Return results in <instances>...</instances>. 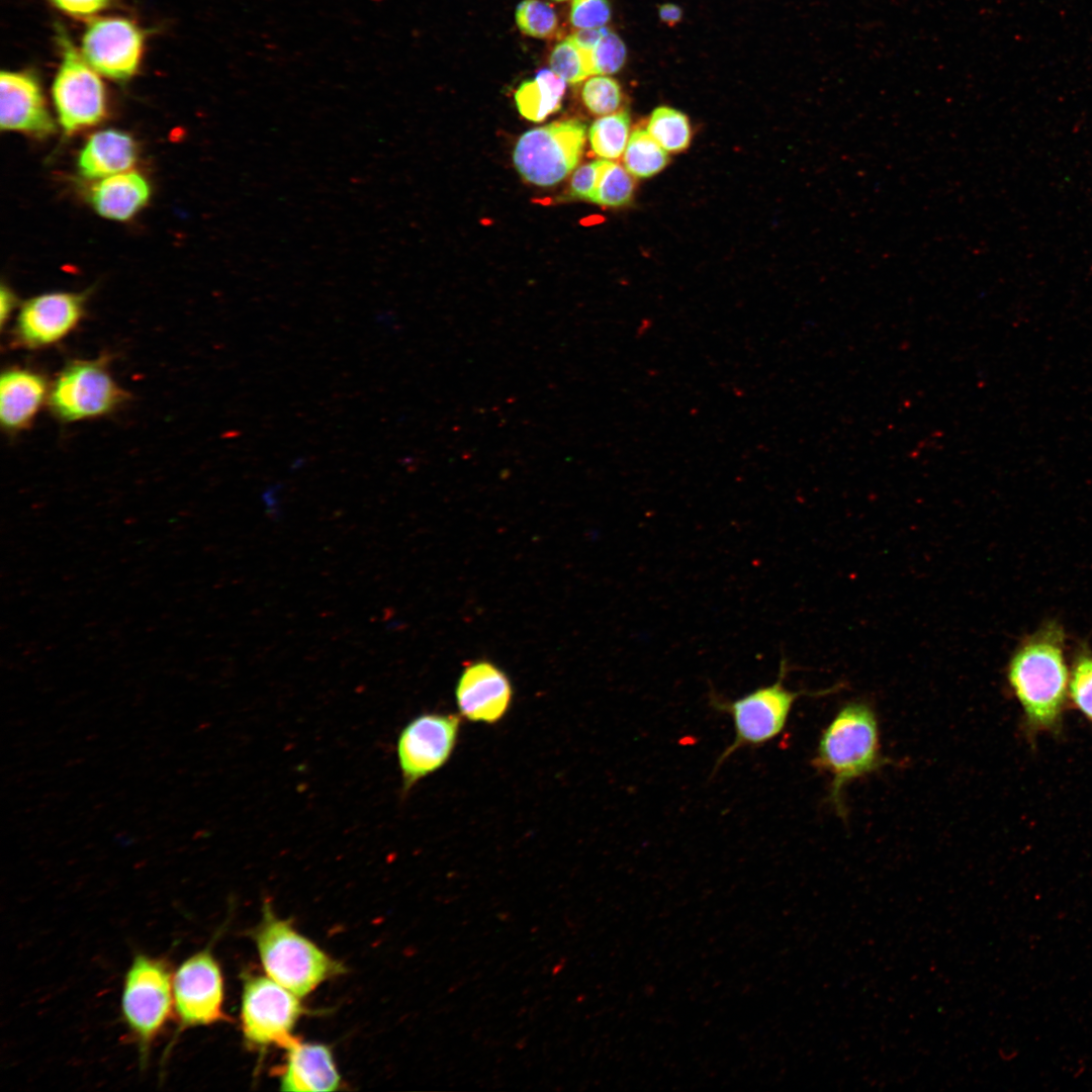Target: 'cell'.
Wrapping results in <instances>:
<instances>
[{
	"label": "cell",
	"mask_w": 1092,
	"mask_h": 1092,
	"mask_svg": "<svg viewBox=\"0 0 1092 1092\" xmlns=\"http://www.w3.org/2000/svg\"><path fill=\"white\" fill-rule=\"evenodd\" d=\"M1069 677L1066 633L1056 621L1043 623L1012 652L1006 679L1028 737L1059 734L1069 704Z\"/></svg>",
	"instance_id": "cell-1"
},
{
	"label": "cell",
	"mask_w": 1092,
	"mask_h": 1092,
	"mask_svg": "<svg viewBox=\"0 0 1092 1092\" xmlns=\"http://www.w3.org/2000/svg\"><path fill=\"white\" fill-rule=\"evenodd\" d=\"M885 761L876 713L869 704L855 701L842 706L824 729L812 764L829 775L828 799L842 816L844 787Z\"/></svg>",
	"instance_id": "cell-2"
},
{
	"label": "cell",
	"mask_w": 1092,
	"mask_h": 1092,
	"mask_svg": "<svg viewBox=\"0 0 1092 1092\" xmlns=\"http://www.w3.org/2000/svg\"><path fill=\"white\" fill-rule=\"evenodd\" d=\"M251 934L266 975L300 998L347 971L342 963L300 934L290 921L274 914L268 902Z\"/></svg>",
	"instance_id": "cell-3"
},
{
	"label": "cell",
	"mask_w": 1092,
	"mask_h": 1092,
	"mask_svg": "<svg viewBox=\"0 0 1092 1092\" xmlns=\"http://www.w3.org/2000/svg\"><path fill=\"white\" fill-rule=\"evenodd\" d=\"M173 975L165 958L145 953L135 954L125 973L121 1016L142 1067L147 1066L153 1043L174 1014Z\"/></svg>",
	"instance_id": "cell-4"
},
{
	"label": "cell",
	"mask_w": 1092,
	"mask_h": 1092,
	"mask_svg": "<svg viewBox=\"0 0 1092 1092\" xmlns=\"http://www.w3.org/2000/svg\"><path fill=\"white\" fill-rule=\"evenodd\" d=\"M787 671L783 659L774 684L758 687L736 700L725 699L714 692L710 694V706L729 715L735 731L733 741L717 759L715 769L739 748L763 745L783 732L795 702L802 695L784 686Z\"/></svg>",
	"instance_id": "cell-5"
},
{
	"label": "cell",
	"mask_w": 1092,
	"mask_h": 1092,
	"mask_svg": "<svg viewBox=\"0 0 1092 1092\" xmlns=\"http://www.w3.org/2000/svg\"><path fill=\"white\" fill-rule=\"evenodd\" d=\"M242 978L240 1019L245 1043L252 1049H285L296 1037L293 1028L306 1012L300 997L267 975L244 973Z\"/></svg>",
	"instance_id": "cell-6"
},
{
	"label": "cell",
	"mask_w": 1092,
	"mask_h": 1092,
	"mask_svg": "<svg viewBox=\"0 0 1092 1092\" xmlns=\"http://www.w3.org/2000/svg\"><path fill=\"white\" fill-rule=\"evenodd\" d=\"M585 142V125L564 119L532 128L516 143L513 161L520 175L537 186H553L577 166Z\"/></svg>",
	"instance_id": "cell-7"
},
{
	"label": "cell",
	"mask_w": 1092,
	"mask_h": 1092,
	"mask_svg": "<svg viewBox=\"0 0 1092 1092\" xmlns=\"http://www.w3.org/2000/svg\"><path fill=\"white\" fill-rule=\"evenodd\" d=\"M61 62L52 96L64 130L71 134L97 124L105 115L106 98L99 74L72 43L66 31L57 30Z\"/></svg>",
	"instance_id": "cell-8"
},
{
	"label": "cell",
	"mask_w": 1092,
	"mask_h": 1092,
	"mask_svg": "<svg viewBox=\"0 0 1092 1092\" xmlns=\"http://www.w3.org/2000/svg\"><path fill=\"white\" fill-rule=\"evenodd\" d=\"M461 721L457 714L426 712L400 730L396 757L403 794L448 762L458 741Z\"/></svg>",
	"instance_id": "cell-9"
},
{
	"label": "cell",
	"mask_w": 1092,
	"mask_h": 1092,
	"mask_svg": "<svg viewBox=\"0 0 1092 1092\" xmlns=\"http://www.w3.org/2000/svg\"><path fill=\"white\" fill-rule=\"evenodd\" d=\"M104 359L69 363L49 390V404L64 422L106 415L126 398L106 367Z\"/></svg>",
	"instance_id": "cell-10"
},
{
	"label": "cell",
	"mask_w": 1092,
	"mask_h": 1092,
	"mask_svg": "<svg viewBox=\"0 0 1092 1092\" xmlns=\"http://www.w3.org/2000/svg\"><path fill=\"white\" fill-rule=\"evenodd\" d=\"M173 1000L177 1023L174 1039L188 1028L230 1020L223 1010L222 972L209 945L178 967L173 975Z\"/></svg>",
	"instance_id": "cell-11"
},
{
	"label": "cell",
	"mask_w": 1092,
	"mask_h": 1092,
	"mask_svg": "<svg viewBox=\"0 0 1092 1092\" xmlns=\"http://www.w3.org/2000/svg\"><path fill=\"white\" fill-rule=\"evenodd\" d=\"M144 47L145 33L133 21L103 17L88 24L80 52L98 74L125 81L138 71Z\"/></svg>",
	"instance_id": "cell-12"
},
{
	"label": "cell",
	"mask_w": 1092,
	"mask_h": 1092,
	"mask_svg": "<svg viewBox=\"0 0 1092 1092\" xmlns=\"http://www.w3.org/2000/svg\"><path fill=\"white\" fill-rule=\"evenodd\" d=\"M514 689L508 674L486 659L467 662L455 687V701L462 719L494 725L511 709Z\"/></svg>",
	"instance_id": "cell-13"
},
{
	"label": "cell",
	"mask_w": 1092,
	"mask_h": 1092,
	"mask_svg": "<svg viewBox=\"0 0 1092 1092\" xmlns=\"http://www.w3.org/2000/svg\"><path fill=\"white\" fill-rule=\"evenodd\" d=\"M84 303L83 294L72 292L46 293L27 300L16 321L15 339L27 348L62 340L78 325Z\"/></svg>",
	"instance_id": "cell-14"
},
{
	"label": "cell",
	"mask_w": 1092,
	"mask_h": 1092,
	"mask_svg": "<svg viewBox=\"0 0 1092 1092\" xmlns=\"http://www.w3.org/2000/svg\"><path fill=\"white\" fill-rule=\"evenodd\" d=\"M0 125L36 136L54 132L56 126L48 109L38 79L26 71H1Z\"/></svg>",
	"instance_id": "cell-15"
},
{
	"label": "cell",
	"mask_w": 1092,
	"mask_h": 1092,
	"mask_svg": "<svg viewBox=\"0 0 1092 1092\" xmlns=\"http://www.w3.org/2000/svg\"><path fill=\"white\" fill-rule=\"evenodd\" d=\"M285 1063L279 1069L283 1091H336L341 1087L332 1050L324 1043L304 1042L295 1037L285 1049Z\"/></svg>",
	"instance_id": "cell-16"
},
{
	"label": "cell",
	"mask_w": 1092,
	"mask_h": 1092,
	"mask_svg": "<svg viewBox=\"0 0 1092 1092\" xmlns=\"http://www.w3.org/2000/svg\"><path fill=\"white\" fill-rule=\"evenodd\" d=\"M47 394L48 384L37 372L13 368L0 379V420L8 432L26 428L36 415Z\"/></svg>",
	"instance_id": "cell-17"
},
{
	"label": "cell",
	"mask_w": 1092,
	"mask_h": 1092,
	"mask_svg": "<svg viewBox=\"0 0 1092 1092\" xmlns=\"http://www.w3.org/2000/svg\"><path fill=\"white\" fill-rule=\"evenodd\" d=\"M136 145L126 132L106 129L95 132L83 147L78 167L88 179L106 178L130 169L136 160Z\"/></svg>",
	"instance_id": "cell-18"
},
{
	"label": "cell",
	"mask_w": 1092,
	"mask_h": 1092,
	"mask_svg": "<svg viewBox=\"0 0 1092 1092\" xmlns=\"http://www.w3.org/2000/svg\"><path fill=\"white\" fill-rule=\"evenodd\" d=\"M150 185L139 173L123 172L99 181L90 192L94 209L103 217L125 220L145 206Z\"/></svg>",
	"instance_id": "cell-19"
},
{
	"label": "cell",
	"mask_w": 1092,
	"mask_h": 1092,
	"mask_svg": "<svg viewBox=\"0 0 1092 1092\" xmlns=\"http://www.w3.org/2000/svg\"><path fill=\"white\" fill-rule=\"evenodd\" d=\"M566 89V82L550 69L540 70L535 79L520 84L515 92L519 112L531 121H542L557 111Z\"/></svg>",
	"instance_id": "cell-20"
},
{
	"label": "cell",
	"mask_w": 1092,
	"mask_h": 1092,
	"mask_svg": "<svg viewBox=\"0 0 1092 1092\" xmlns=\"http://www.w3.org/2000/svg\"><path fill=\"white\" fill-rule=\"evenodd\" d=\"M630 138V117L627 111L601 116L590 126L588 139L593 151L606 160L619 159Z\"/></svg>",
	"instance_id": "cell-21"
},
{
	"label": "cell",
	"mask_w": 1092,
	"mask_h": 1092,
	"mask_svg": "<svg viewBox=\"0 0 1092 1092\" xmlns=\"http://www.w3.org/2000/svg\"><path fill=\"white\" fill-rule=\"evenodd\" d=\"M667 161V152L652 139L646 129L636 128L630 134L623 154V163L634 177H651L661 171Z\"/></svg>",
	"instance_id": "cell-22"
},
{
	"label": "cell",
	"mask_w": 1092,
	"mask_h": 1092,
	"mask_svg": "<svg viewBox=\"0 0 1092 1092\" xmlns=\"http://www.w3.org/2000/svg\"><path fill=\"white\" fill-rule=\"evenodd\" d=\"M646 130L667 153L684 151L692 134L687 115L668 106H659L652 111Z\"/></svg>",
	"instance_id": "cell-23"
},
{
	"label": "cell",
	"mask_w": 1092,
	"mask_h": 1092,
	"mask_svg": "<svg viewBox=\"0 0 1092 1092\" xmlns=\"http://www.w3.org/2000/svg\"><path fill=\"white\" fill-rule=\"evenodd\" d=\"M549 67L569 84L579 83L595 75L592 52L581 49L570 35L555 44L549 57Z\"/></svg>",
	"instance_id": "cell-24"
},
{
	"label": "cell",
	"mask_w": 1092,
	"mask_h": 1092,
	"mask_svg": "<svg viewBox=\"0 0 1092 1092\" xmlns=\"http://www.w3.org/2000/svg\"><path fill=\"white\" fill-rule=\"evenodd\" d=\"M1069 704L1092 724V650L1084 645L1077 649L1070 666Z\"/></svg>",
	"instance_id": "cell-25"
},
{
	"label": "cell",
	"mask_w": 1092,
	"mask_h": 1092,
	"mask_svg": "<svg viewBox=\"0 0 1092 1092\" xmlns=\"http://www.w3.org/2000/svg\"><path fill=\"white\" fill-rule=\"evenodd\" d=\"M519 29L532 37L550 38L559 32V23L553 7L542 0H523L515 13Z\"/></svg>",
	"instance_id": "cell-26"
},
{
	"label": "cell",
	"mask_w": 1092,
	"mask_h": 1092,
	"mask_svg": "<svg viewBox=\"0 0 1092 1092\" xmlns=\"http://www.w3.org/2000/svg\"><path fill=\"white\" fill-rule=\"evenodd\" d=\"M634 188V176L625 167L608 160L593 202L608 207L623 206L631 200Z\"/></svg>",
	"instance_id": "cell-27"
},
{
	"label": "cell",
	"mask_w": 1092,
	"mask_h": 1092,
	"mask_svg": "<svg viewBox=\"0 0 1092 1092\" xmlns=\"http://www.w3.org/2000/svg\"><path fill=\"white\" fill-rule=\"evenodd\" d=\"M622 98L620 84L607 75L587 78L581 89L584 106L599 116L615 113L622 103Z\"/></svg>",
	"instance_id": "cell-28"
},
{
	"label": "cell",
	"mask_w": 1092,
	"mask_h": 1092,
	"mask_svg": "<svg viewBox=\"0 0 1092 1092\" xmlns=\"http://www.w3.org/2000/svg\"><path fill=\"white\" fill-rule=\"evenodd\" d=\"M595 75H611L619 72L627 58V50L622 38L607 28L606 32L592 51Z\"/></svg>",
	"instance_id": "cell-29"
},
{
	"label": "cell",
	"mask_w": 1092,
	"mask_h": 1092,
	"mask_svg": "<svg viewBox=\"0 0 1092 1092\" xmlns=\"http://www.w3.org/2000/svg\"><path fill=\"white\" fill-rule=\"evenodd\" d=\"M611 18L608 0H572L569 20L577 29L604 27Z\"/></svg>",
	"instance_id": "cell-30"
},
{
	"label": "cell",
	"mask_w": 1092,
	"mask_h": 1092,
	"mask_svg": "<svg viewBox=\"0 0 1092 1092\" xmlns=\"http://www.w3.org/2000/svg\"><path fill=\"white\" fill-rule=\"evenodd\" d=\"M608 160L587 162L577 168L570 180V194L573 197L593 202L600 178Z\"/></svg>",
	"instance_id": "cell-31"
},
{
	"label": "cell",
	"mask_w": 1092,
	"mask_h": 1092,
	"mask_svg": "<svg viewBox=\"0 0 1092 1092\" xmlns=\"http://www.w3.org/2000/svg\"><path fill=\"white\" fill-rule=\"evenodd\" d=\"M57 9L73 17L94 16L109 6L111 0H48Z\"/></svg>",
	"instance_id": "cell-32"
},
{
	"label": "cell",
	"mask_w": 1092,
	"mask_h": 1092,
	"mask_svg": "<svg viewBox=\"0 0 1092 1092\" xmlns=\"http://www.w3.org/2000/svg\"><path fill=\"white\" fill-rule=\"evenodd\" d=\"M607 27L599 28H584L578 29L574 33L570 34V37L581 48L586 51H593L597 43L600 41Z\"/></svg>",
	"instance_id": "cell-33"
},
{
	"label": "cell",
	"mask_w": 1092,
	"mask_h": 1092,
	"mask_svg": "<svg viewBox=\"0 0 1092 1092\" xmlns=\"http://www.w3.org/2000/svg\"><path fill=\"white\" fill-rule=\"evenodd\" d=\"M658 16L663 23L672 26L681 20L682 10L675 4L665 3L659 6Z\"/></svg>",
	"instance_id": "cell-34"
},
{
	"label": "cell",
	"mask_w": 1092,
	"mask_h": 1092,
	"mask_svg": "<svg viewBox=\"0 0 1092 1092\" xmlns=\"http://www.w3.org/2000/svg\"><path fill=\"white\" fill-rule=\"evenodd\" d=\"M14 305L15 297L12 294L11 290H9L5 286H2L0 295V317L2 326L5 324V321L9 316Z\"/></svg>",
	"instance_id": "cell-35"
},
{
	"label": "cell",
	"mask_w": 1092,
	"mask_h": 1092,
	"mask_svg": "<svg viewBox=\"0 0 1092 1092\" xmlns=\"http://www.w3.org/2000/svg\"><path fill=\"white\" fill-rule=\"evenodd\" d=\"M564 965H565V964H564V960H562L561 962H559L558 964H556V965L554 966L553 970H552V974H553V975H557L558 973H560V972L562 971V969L564 968Z\"/></svg>",
	"instance_id": "cell-36"
},
{
	"label": "cell",
	"mask_w": 1092,
	"mask_h": 1092,
	"mask_svg": "<svg viewBox=\"0 0 1092 1092\" xmlns=\"http://www.w3.org/2000/svg\"><path fill=\"white\" fill-rule=\"evenodd\" d=\"M553 1L562 2V1H565V0H553Z\"/></svg>",
	"instance_id": "cell-37"
}]
</instances>
